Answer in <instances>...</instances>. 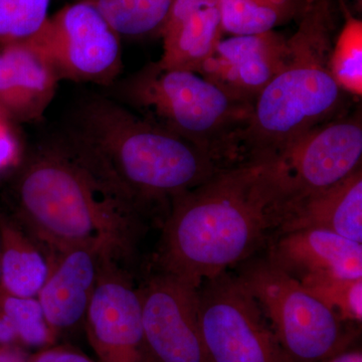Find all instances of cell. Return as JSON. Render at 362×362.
<instances>
[{
	"instance_id": "1",
	"label": "cell",
	"mask_w": 362,
	"mask_h": 362,
	"mask_svg": "<svg viewBox=\"0 0 362 362\" xmlns=\"http://www.w3.org/2000/svg\"><path fill=\"white\" fill-rule=\"evenodd\" d=\"M285 209L284 189L271 161L221 169L171 202L157 271L199 288L268 246Z\"/></svg>"
},
{
	"instance_id": "13",
	"label": "cell",
	"mask_w": 362,
	"mask_h": 362,
	"mask_svg": "<svg viewBox=\"0 0 362 362\" xmlns=\"http://www.w3.org/2000/svg\"><path fill=\"white\" fill-rule=\"evenodd\" d=\"M267 259L301 282L305 279L362 278V244L323 228L274 235Z\"/></svg>"
},
{
	"instance_id": "18",
	"label": "cell",
	"mask_w": 362,
	"mask_h": 362,
	"mask_svg": "<svg viewBox=\"0 0 362 362\" xmlns=\"http://www.w3.org/2000/svg\"><path fill=\"white\" fill-rule=\"evenodd\" d=\"M47 251L16 218L0 214V290L37 298L49 275Z\"/></svg>"
},
{
	"instance_id": "12",
	"label": "cell",
	"mask_w": 362,
	"mask_h": 362,
	"mask_svg": "<svg viewBox=\"0 0 362 362\" xmlns=\"http://www.w3.org/2000/svg\"><path fill=\"white\" fill-rule=\"evenodd\" d=\"M288 39L275 30L221 39L199 75L228 95L254 105L287 59Z\"/></svg>"
},
{
	"instance_id": "19",
	"label": "cell",
	"mask_w": 362,
	"mask_h": 362,
	"mask_svg": "<svg viewBox=\"0 0 362 362\" xmlns=\"http://www.w3.org/2000/svg\"><path fill=\"white\" fill-rule=\"evenodd\" d=\"M307 0H218L223 32L258 35L299 18Z\"/></svg>"
},
{
	"instance_id": "21",
	"label": "cell",
	"mask_w": 362,
	"mask_h": 362,
	"mask_svg": "<svg viewBox=\"0 0 362 362\" xmlns=\"http://www.w3.org/2000/svg\"><path fill=\"white\" fill-rule=\"evenodd\" d=\"M345 11V21L333 44L331 74L340 89L349 96L362 95V23Z\"/></svg>"
},
{
	"instance_id": "6",
	"label": "cell",
	"mask_w": 362,
	"mask_h": 362,
	"mask_svg": "<svg viewBox=\"0 0 362 362\" xmlns=\"http://www.w3.org/2000/svg\"><path fill=\"white\" fill-rule=\"evenodd\" d=\"M237 276L246 286L291 362H321L354 344L357 331L342 322L299 281L267 258L250 259Z\"/></svg>"
},
{
	"instance_id": "8",
	"label": "cell",
	"mask_w": 362,
	"mask_h": 362,
	"mask_svg": "<svg viewBox=\"0 0 362 362\" xmlns=\"http://www.w3.org/2000/svg\"><path fill=\"white\" fill-rule=\"evenodd\" d=\"M120 37L92 4L78 0L49 16L28 40L61 80L110 87L122 70Z\"/></svg>"
},
{
	"instance_id": "22",
	"label": "cell",
	"mask_w": 362,
	"mask_h": 362,
	"mask_svg": "<svg viewBox=\"0 0 362 362\" xmlns=\"http://www.w3.org/2000/svg\"><path fill=\"white\" fill-rule=\"evenodd\" d=\"M302 286L342 322L361 325L362 278H308Z\"/></svg>"
},
{
	"instance_id": "28",
	"label": "cell",
	"mask_w": 362,
	"mask_h": 362,
	"mask_svg": "<svg viewBox=\"0 0 362 362\" xmlns=\"http://www.w3.org/2000/svg\"><path fill=\"white\" fill-rule=\"evenodd\" d=\"M0 362H28V357L16 345L0 344Z\"/></svg>"
},
{
	"instance_id": "27",
	"label": "cell",
	"mask_w": 362,
	"mask_h": 362,
	"mask_svg": "<svg viewBox=\"0 0 362 362\" xmlns=\"http://www.w3.org/2000/svg\"><path fill=\"white\" fill-rule=\"evenodd\" d=\"M321 362H362L361 349L351 344Z\"/></svg>"
},
{
	"instance_id": "26",
	"label": "cell",
	"mask_w": 362,
	"mask_h": 362,
	"mask_svg": "<svg viewBox=\"0 0 362 362\" xmlns=\"http://www.w3.org/2000/svg\"><path fill=\"white\" fill-rule=\"evenodd\" d=\"M28 362H99L66 347H45V349L28 357Z\"/></svg>"
},
{
	"instance_id": "17",
	"label": "cell",
	"mask_w": 362,
	"mask_h": 362,
	"mask_svg": "<svg viewBox=\"0 0 362 362\" xmlns=\"http://www.w3.org/2000/svg\"><path fill=\"white\" fill-rule=\"evenodd\" d=\"M323 228L362 244V169L332 187L286 204L277 233Z\"/></svg>"
},
{
	"instance_id": "20",
	"label": "cell",
	"mask_w": 362,
	"mask_h": 362,
	"mask_svg": "<svg viewBox=\"0 0 362 362\" xmlns=\"http://www.w3.org/2000/svg\"><path fill=\"white\" fill-rule=\"evenodd\" d=\"M119 35L142 37L161 32L173 0H86Z\"/></svg>"
},
{
	"instance_id": "23",
	"label": "cell",
	"mask_w": 362,
	"mask_h": 362,
	"mask_svg": "<svg viewBox=\"0 0 362 362\" xmlns=\"http://www.w3.org/2000/svg\"><path fill=\"white\" fill-rule=\"evenodd\" d=\"M0 308L21 344L45 349L54 343L57 334L47 323L37 298L13 296L0 290Z\"/></svg>"
},
{
	"instance_id": "3",
	"label": "cell",
	"mask_w": 362,
	"mask_h": 362,
	"mask_svg": "<svg viewBox=\"0 0 362 362\" xmlns=\"http://www.w3.org/2000/svg\"><path fill=\"white\" fill-rule=\"evenodd\" d=\"M16 168V220L49 256L90 247L124 266L132 259L146 216L56 138Z\"/></svg>"
},
{
	"instance_id": "11",
	"label": "cell",
	"mask_w": 362,
	"mask_h": 362,
	"mask_svg": "<svg viewBox=\"0 0 362 362\" xmlns=\"http://www.w3.org/2000/svg\"><path fill=\"white\" fill-rule=\"evenodd\" d=\"M99 362H150L139 290L122 264L105 258L85 319Z\"/></svg>"
},
{
	"instance_id": "24",
	"label": "cell",
	"mask_w": 362,
	"mask_h": 362,
	"mask_svg": "<svg viewBox=\"0 0 362 362\" xmlns=\"http://www.w3.org/2000/svg\"><path fill=\"white\" fill-rule=\"evenodd\" d=\"M51 0H0V45L32 37L49 18Z\"/></svg>"
},
{
	"instance_id": "14",
	"label": "cell",
	"mask_w": 362,
	"mask_h": 362,
	"mask_svg": "<svg viewBox=\"0 0 362 362\" xmlns=\"http://www.w3.org/2000/svg\"><path fill=\"white\" fill-rule=\"evenodd\" d=\"M49 258V275L37 298L47 323L58 335L85 322L107 257L90 247H71Z\"/></svg>"
},
{
	"instance_id": "5",
	"label": "cell",
	"mask_w": 362,
	"mask_h": 362,
	"mask_svg": "<svg viewBox=\"0 0 362 362\" xmlns=\"http://www.w3.org/2000/svg\"><path fill=\"white\" fill-rule=\"evenodd\" d=\"M118 95V101L192 143L223 168L240 163V137L252 106L199 74L150 63L119 85Z\"/></svg>"
},
{
	"instance_id": "15",
	"label": "cell",
	"mask_w": 362,
	"mask_h": 362,
	"mask_svg": "<svg viewBox=\"0 0 362 362\" xmlns=\"http://www.w3.org/2000/svg\"><path fill=\"white\" fill-rule=\"evenodd\" d=\"M0 45V108L20 122L40 120L61 78L30 40Z\"/></svg>"
},
{
	"instance_id": "10",
	"label": "cell",
	"mask_w": 362,
	"mask_h": 362,
	"mask_svg": "<svg viewBox=\"0 0 362 362\" xmlns=\"http://www.w3.org/2000/svg\"><path fill=\"white\" fill-rule=\"evenodd\" d=\"M138 290L150 362H209L199 328L197 288L157 271Z\"/></svg>"
},
{
	"instance_id": "16",
	"label": "cell",
	"mask_w": 362,
	"mask_h": 362,
	"mask_svg": "<svg viewBox=\"0 0 362 362\" xmlns=\"http://www.w3.org/2000/svg\"><path fill=\"white\" fill-rule=\"evenodd\" d=\"M218 0H173L162 26L160 68L199 74L221 40Z\"/></svg>"
},
{
	"instance_id": "4",
	"label": "cell",
	"mask_w": 362,
	"mask_h": 362,
	"mask_svg": "<svg viewBox=\"0 0 362 362\" xmlns=\"http://www.w3.org/2000/svg\"><path fill=\"white\" fill-rule=\"evenodd\" d=\"M337 0H307L287 59L252 105L240 137V162L273 160L293 142L346 113L330 56L337 28Z\"/></svg>"
},
{
	"instance_id": "25",
	"label": "cell",
	"mask_w": 362,
	"mask_h": 362,
	"mask_svg": "<svg viewBox=\"0 0 362 362\" xmlns=\"http://www.w3.org/2000/svg\"><path fill=\"white\" fill-rule=\"evenodd\" d=\"M9 117L0 109V175L16 168L23 159V146Z\"/></svg>"
},
{
	"instance_id": "2",
	"label": "cell",
	"mask_w": 362,
	"mask_h": 362,
	"mask_svg": "<svg viewBox=\"0 0 362 362\" xmlns=\"http://www.w3.org/2000/svg\"><path fill=\"white\" fill-rule=\"evenodd\" d=\"M56 139L145 216L157 209L166 216L176 197L223 169L192 143L101 94L78 98Z\"/></svg>"
},
{
	"instance_id": "9",
	"label": "cell",
	"mask_w": 362,
	"mask_h": 362,
	"mask_svg": "<svg viewBox=\"0 0 362 362\" xmlns=\"http://www.w3.org/2000/svg\"><path fill=\"white\" fill-rule=\"evenodd\" d=\"M361 109L318 126L273 160L286 204L332 187L361 168Z\"/></svg>"
},
{
	"instance_id": "7",
	"label": "cell",
	"mask_w": 362,
	"mask_h": 362,
	"mask_svg": "<svg viewBox=\"0 0 362 362\" xmlns=\"http://www.w3.org/2000/svg\"><path fill=\"white\" fill-rule=\"evenodd\" d=\"M199 321L209 362H291L258 302L230 271L197 288Z\"/></svg>"
}]
</instances>
